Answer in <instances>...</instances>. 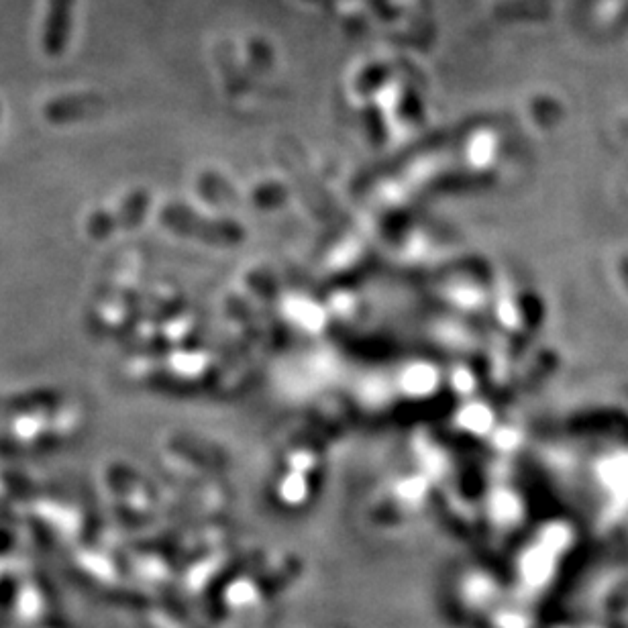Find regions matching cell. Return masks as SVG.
Returning <instances> with one entry per match:
<instances>
[{"mask_svg":"<svg viewBox=\"0 0 628 628\" xmlns=\"http://www.w3.org/2000/svg\"><path fill=\"white\" fill-rule=\"evenodd\" d=\"M76 0H49L45 27H43V47L51 58L64 54L70 39L72 17Z\"/></svg>","mask_w":628,"mask_h":628,"instance_id":"cell-1","label":"cell"}]
</instances>
